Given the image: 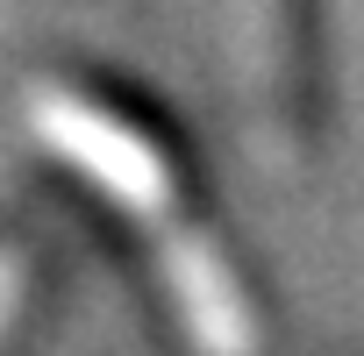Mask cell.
I'll use <instances>...</instances> for the list:
<instances>
[{
	"label": "cell",
	"mask_w": 364,
	"mask_h": 356,
	"mask_svg": "<svg viewBox=\"0 0 364 356\" xmlns=\"http://www.w3.org/2000/svg\"><path fill=\"white\" fill-rule=\"evenodd\" d=\"M36 128L129 221H143L150 257L164 271V292H171L178 321H186V335L200 342V356H257V313H250L236 271L222 264V250L186 214V193L171 186V164L157 157V143L79 93H36Z\"/></svg>",
	"instance_id": "cell-1"
},
{
	"label": "cell",
	"mask_w": 364,
	"mask_h": 356,
	"mask_svg": "<svg viewBox=\"0 0 364 356\" xmlns=\"http://www.w3.org/2000/svg\"><path fill=\"white\" fill-rule=\"evenodd\" d=\"M22 292H29V257L22 250H0V342H8V328L22 313Z\"/></svg>",
	"instance_id": "cell-2"
}]
</instances>
